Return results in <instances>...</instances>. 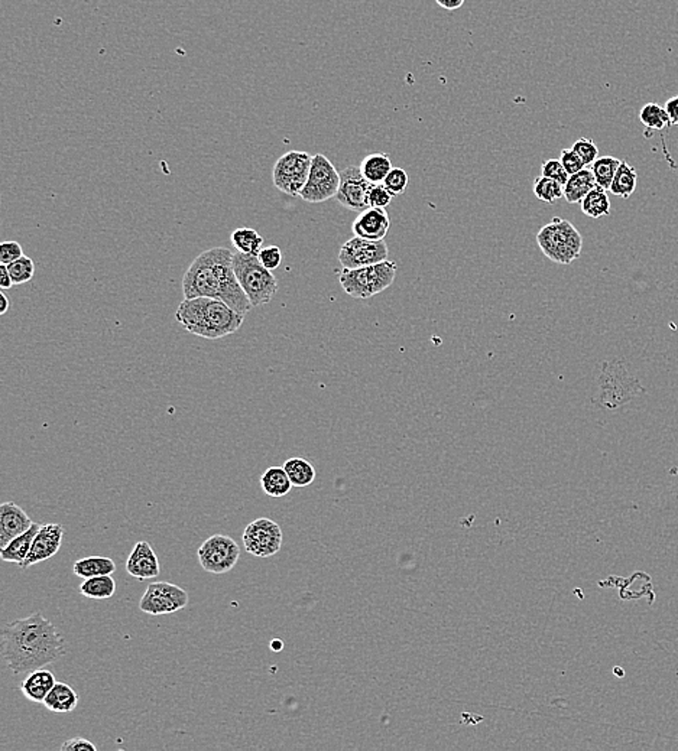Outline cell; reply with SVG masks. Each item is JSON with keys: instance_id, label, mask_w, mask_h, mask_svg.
I'll return each mask as SVG.
<instances>
[{"instance_id": "cell-1", "label": "cell", "mask_w": 678, "mask_h": 751, "mask_svg": "<svg viewBox=\"0 0 678 751\" xmlns=\"http://www.w3.org/2000/svg\"><path fill=\"white\" fill-rule=\"evenodd\" d=\"M66 654V639L41 613L8 623L2 629V656L15 675L45 668Z\"/></svg>"}, {"instance_id": "cell-2", "label": "cell", "mask_w": 678, "mask_h": 751, "mask_svg": "<svg viewBox=\"0 0 678 751\" xmlns=\"http://www.w3.org/2000/svg\"><path fill=\"white\" fill-rule=\"evenodd\" d=\"M183 294L184 299H220L244 315L252 308L233 269V252L226 247H213L192 260L183 278Z\"/></svg>"}, {"instance_id": "cell-3", "label": "cell", "mask_w": 678, "mask_h": 751, "mask_svg": "<svg viewBox=\"0 0 678 751\" xmlns=\"http://www.w3.org/2000/svg\"><path fill=\"white\" fill-rule=\"evenodd\" d=\"M178 324L192 336L219 340L235 334L245 321L244 314H239L214 298H191L181 302L175 313Z\"/></svg>"}, {"instance_id": "cell-4", "label": "cell", "mask_w": 678, "mask_h": 751, "mask_svg": "<svg viewBox=\"0 0 678 751\" xmlns=\"http://www.w3.org/2000/svg\"><path fill=\"white\" fill-rule=\"evenodd\" d=\"M538 246L545 258L563 267H569L581 258L583 236L569 220L554 217L537 233Z\"/></svg>"}, {"instance_id": "cell-5", "label": "cell", "mask_w": 678, "mask_h": 751, "mask_svg": "<svg viewBox=\"0 0 678 751\" xmlns=\"http://www.w3.org/2000/svg\"><path fill=\"white\" fill-rule=\"evenodd\" d=\"M233 269L252 306H267L272 301L278 290V282L272 275V270L263 267L258 255L235 252Z\"/></svg>"}, {"instance_id": "cell-6", "label": "cell", "mask_w": 678, "mask_h": 751, "mask_svg": "<svg viewBox=\"0 0 678 751\" xmlns=\"http://www.w3.org/2000/svg\"><path fill=\"white\" fill-rule=\"evenodd\" d=\"M396 270L398 267L393 260H384L359 269L343 267L339 274V282L349 297L365 301L388 290L395 281Z\"/></svg>"}, {"instance_id": "cell-7", "label": "cell", "mask_w": 678, "mask_h": 751, "mask_svg": "<svg viewBox=\"0 0 678 751\" xmlns=\"http://www.w3.org/2000/svg\"><path fill=\"white\" fill-rule=\"evenodd\" d=\"M313 157L302 151H291L279 158L272 171L275 188L290 197H300L310 174Z\"/></svg>"}, {"instance_id": "cell-8", "label": "cell", "mask_w": 678, "mask_h": 751, "mask_svg": "<svg viewBox=\"0 0 678 751\" xmlns=\"http://www.w3.org/2000/svg\"><path fill=\"white\" fill-rule=\"evenodd\" d=\"M339 187H340V173L336 169L333 162L322 153L314 155L308 180L300 194L301 200L311 204L324 203V201L336 198Z\"/></svg>"}, {"instance_id": "cell-9", "label": "cell", "mask_w": 678, "mask_h": 751, "mask_svg": "<svg viewBox=\"0 0 678 751\" xmlns=\"http://www.w3.org/2000/svg\"><path fill=\"white\" fill-rule=\"evenodd\" d=\"M201 568L210 574H226L236 567L240 558L239 545L226 535H213L204 540L197 551Z\"/></svg>"}, {"instance_id": "cell-10", "label": "cell", "mask_w": 678, "mask_h": 751, "mask_svg": "<svg viewBox=\"0 0 678 751\" xmlns=\"http://www.w3.org/2000/svg\"><path fill=\"white\" fill-rule=\"evenodd\" d=\"M242 540L247 554L258 558H269L281 551L283 530L271 519L261 517L247 524Z\"/></svg>"}, {"instance_id": "cell-11", "label": "cell", "mask_w": 678, "mask_h": 751, "mask_svg": "<svg viewBox=\"0 0 678 751\" xmlns=\"http://www.w3.org/2000/svg\"><path fill=\"white\" fill-rule=\"evenodd\" d=\"M189 606L187 591L174 584L158 581L146 588L145 594L139 601V608L146 615H171Z\"/></svg>"}, {"instance_id": "cell-12", "label": "cell", "mask_w": 678, "mask_h": 751, "mask_svg": "<svg viewBox=\"0 0 678 751\" xmlns=\"http://www.w3.org/2000/svg\"><path fill=\"white\" fill-rule=\"evenodd\" d=\"M389 249L385 240L352 237L341 246L339 262L345 269H359L388 260Z\"/></svg>"}, {"instance_id": "cell-13", "label": "cell", "mask_w": 678, "mask_h": 751, "mask_svg": "<svg viewBox=\"0 0 678 751\" xmlns=\"http://www.w3.org/2000/svg\"><path fill=\"white\" fill-rule=\"evenodd\" d=\"M372 184L361 173L359 166H347L340 171V187L336 200L350 212L362 213L368 210L369 191Z\"/></svg>"}, {"instance_id": "cell-14", "label": "cell", "mask_w": 678, "mask_h": 751, "mask_svg": "<svg viewBox=\"0 0 678 751\" xmlns=\"http://www.w3.org/2000/svg\"><path fill=\"white\" fill-rule=\"evenodd\" d=\"M64 533H66V529H64L63 524L48 523L41 526L40 530L36 533L35 539L32 542L31 552H29L22 568L27 569L32 565L52 558L63 545Z\"/></svg>"}, {"instance_id": "cell-15", "label": "cell", "mask_w": 678, "mask_h": 751, "mask_svg": "<svg viewBox=\"0 0 678 751\" xmlns=\"http://www.w3.org/2000/svg\"><path fill=\"white\" fill-rule=\"evenodd\" d=\"M126 571L139 581L157 578L160 576L161 565L151 544L141 540L135 545L134 551L130 552L129 558L126 561Z\"/></svg>"}, {"instance_id": "cell-16", "label": "cell", "mask_w": 678, "mask_h": 751, "mask_svg": "<svg viewBox=\"0 0 678 751\" xmlns=\"http://www.w3.org/2000/svg\"><path fill=\"white\" fill-rule=\"evenodd\" d=\"M391 228V220L385 208L369 207L359 213L353 221L352 230L355 236L368 240H385Z\"/></svg>"}, {"instance_id": "cell-17", "label": "cell", "mask_w": 678, "mask_h": 751, "mask_svg": "<svg viewBox=\"0 0 678 751\" xmlns=\"http://www.w3.org/2000/svg\"><path fill=\"white\" fill-rule=\"evenodd\" d=\"M32 524L31 517L13 501H6L0 506V549L27 532Z\"/></svg>"}, {"instance_id": "cell-18", "label": "cell", "mask_w": 678, "mask_h": 751, "mask_svg": "<svg viewBox=\"0 0 678 751\" xmlns=\"http://www.w3.org/2000/svg\"><path fill=\"white\" fill-rule=\"evenodd\" d=\"M57 684L54 675L50 670H34L27 675V679L20 684V691L24 693V697L36 704H43V700L47 698L48 693L54 688Z\"/></svg>"}, {"instance_id": "cell-19", "label": "cell", "mask_w": 678, "mask_h": 751, "mask_svg": "<svg viewBox=\"0 0 678 751\" xmlns=\"http://www.w3.org/2000/svg\"><path fill=\"white\" fill-rule=\"evenodd\" d=\"M40 528L41 524H32L27 532L11 540L4 548L0 549V558H2V561H4V562L18 563L22 568L27 555H29V552H31L32 542L35 539L36 533H38Z\"/></svg>"}, {"instance_id": "cell-20", "label": "cell", "mask_w": 678, "mask_h": 751, "mask_svg": "<svg viewBox=\"0 0 678 751\" xmlns=\"http://www.w3.org/2000/svg\"><path fill=\"white\" fill-rule=\"evenodd\" d=\"M45 708L57 714H67L74 711L79 705V695L70 685L66 682H57L54 688L50 691L47 698L43 700Z\"/></svg>"}, {"instance_id": "cell-21", "label": "cell", "mask_w": 678, "mask_h": 751, "mask_svg": "<svg viewBox=\"0 0 678 751\" xmlns=\"http://www.w3.org/2000/svg\"><path fill=\"white\" fill-rule=\"evenodd\" d=\"M596 187V180L592 169L583 168L579 173L573 174L565 185V200L569 204H581L584 197Z\"/></svg>"}, {"instance_id": "cell-22", "label": "cell", "mask_w": 678, "mask_h": 751, "mask_svg": "<svg viewBox=\"0 0 678 751\" xmlns=\"http://www.w3.org/2000/svg\"><path fill=\"white\" fill-rule=\"evenodd\" d=\"M114 571H116V563L107 556H87L73 565V572L82 579L112 576Z\"/></svg>"}, {"instance_id": "cell-23", "label": "cell", "mask_w": 678, "mask_h": 751, "mask_svg": "<svg viewBox=\"0 0 678 751\" xmlns=\"http://www.w3.org/2000/svg\"><path fill=\"white\" fill-rule=\"evenodd\" d=\"M359 168L370 184H384L385 178L393 171V162L386 153H370L363 158Z\"/></svg>"}, {"instance_id": "cell-24", "label": "cell", "mask_w": 678, "mask_h": 751, "mask_svg": "<svg viewBox=\"0 0 678 751\" xmlns=\"http://www.w3.org/2000/svg\"><path fill=\"white\" fill-rule=\"evenodd\" d=\"M261 487L268 497L278 499L290 493L294 485L291 483L284 467H271L261 476Z\"/></svg>"}, {"instance_id": "cell-25", "label": "cell", "mask_w": 678, "mask_h": 751, "mask_svg": "<svg viewBox=\"0 0 678 751\" xmlns=\"http://www.w3.org/2000/svg\"><path fill=\"white\" fill-rule=\"evenodd\" d=\"M638 174L636 169L627 161L620 162V168L616 171L615 178L612 181L609 191L615 197L627 200L635 192Z\"/></svg>"}, {"instance_id": "cell-26", "label": "cell", "mask_w": 678, "mask_h": 751, "mask_svg": "<svg viewBox=\"0 0 678 751\" xmlns=\"http://www.w3.org/2000/svg\"><path fill=\"white\" fill-rule=\"evenodd\" d=\"M581 204V212L590 219H602V217L611 214V200H609L608 190H604L599 185L593 188L592 191L584 197Z\"/></svg>"}, {"instance_id": "cell-27", "label": "cell", "mask_w": 678, "mask_h": 751, "mask_svg": "<svg viewBox=\"0 0 678 751\" xmlns=\"http://www.w3.org/2000/svg\"><path fill=\"white\" fill-rule=\"evenodd\" d=\"M80 594L91 600H109L116 592L113 577L102 576L87 578L80 584Z\"/></svg>"}, {"instance_id": "cell-28", "label": "cell", "mask_w": 678, "mask_h": 751, "mask_svg": "<svg viewBox=\"0 0 678 751\" xmlns=\"http://www.w3.org/2000/svg\"><path fill=\"white\" fill-rule=\"evenodd\" d=\"M288 477L294 487H307L316 480V469L313 464L304 458H290L284 462Z\"/></svg>"}, {"instance_id": "cell-29", "label": "cell", "mask_w": 678, "mask_h": 751, "mask_svg": "<svg viewBox=\"0 0 678 751\" xmlns=\"http://www.w3.org/2000/svg\"><path fill=\"white\" fill-rule=\"evenodd\" d=\"M230 240L238 252H242L246 255H259V252L262 251V236L259 235L258 231L253 230V228H236L231 233Z\"/></svg>"}, {"instance_id": "cell-30", "label": "cell", "mask_w": 678, "mask_h": 751, "mask_svg": "<svg viewBox=\"0 0 678 751\" xmlns=\"http://www.w3.org/2000/svg\"><path fill=\"white\" fill-rule=\"evenodd\" d=\"M620 162L622 161L613 157L597 158L596 161L590 165V169H592L595 180H596V185L609 191L612 181L615 178L616 171L620 168Z\"/></svg>"}, {"instance_id": "cell-31", "label": "cell", "mask_w": 678, "mask_h": 751, "mask_svg": "<svg viewBox=\"0 0 678 751\" xmlns=\"http://www.w3.org/2000/svg\"><path fill=\"white\" fill-rule=\"evenodd\" d=\"M534 196L542 203L554 204L556 201L565 198V185L558 184L557 181L549 180L547 176H540L534 181Z\"/></svg>"}, {"instance_id": "cell-32", "label": "cell", "mask_w": 678, "mask_h": 751, "mask_svg": "<svg viewBox=\"0 0 678 751\" xmlns=\"http://www.w3.org/2000/svg\"><path fill=\"white\" fill-rule=\"evenodd\" d=\"M639 120L648 130H663L671 126L666 109L657 103H647L639 112Z\"/></svg>"}, {"instance_id": "cell-33", "label": "cell", "mask_w": 678, "mask_h": 751, "mask_svg": "<svg viewBox=\"0 0 678 751\" xmlns=\"http://www.w3.org/2000/svg\"><path fill=\"white\" fill-rule=\"evenodd\" d=\"M8 270L9 274H11V278H12L13 285H22V283H27V282L34 278V275H35V263H34L31 258L22 256V258L18 259L15 262L9 263Z\"/></svg>"}, {"instance_id": "cell-34", "label": "cell", "mask_w": 678, "mask_h": 751, "mask_svg": "<svg viewBox=\"0 0 678 751\" xmlns=\"http://www.w3.org/2000/svg\"><path fill=\"white\" fill-rule=\"evenodd\" d=\"M384 184L394 197L402 196L409 184V175L405 169L393 168V171L385 178Z\"/></svg>"}, {"instance_id": "cell-35", "label": "cell", "mask_w": 678, "mask_h": 751, "mask_svg": "<svg viewBox=\"0 0 678 751\" xmlns=\"http://www.w3.org/2000/svg\"><path fill=\"white\" fill-rule=\"evenodd\" d=\"M572 148L581 158V161L584 162L586 166L592 165L599 158V148H597L596 143L592 139H588V137L577 139Z\"/></svg>"}, {"instance_id": "cell-36", "label": "cell", "mask_w": 678, "mask_h": 751, "mask_svg": "<svg viewBox=\"0 0 678 751\" xmlns=\"http://www.w3.org/2000/svg\"><path fill=\"white\" fill-rule=\"evenodd\" d=\"M542 175L547 176L549 180L557 181L561 185H565L570 176L560 159H547V161L542 162Z\"/></svg>"}, {"instance_id": "cell-37", "label": "cell", "mask_w": 678, "mask_h": 751, "mask_svg": "<svg viewBox=\"0 0 678 751\" xmlns=\"http://www.w3.org/2000/svg\"><path fill=\"white\" fill-rule=\"evenodd\" d=\"M394 196L385 184H372L369 191V205L375 208H386L393 203Z\"/></svg>"}, {"instance_id": "cell-38", "label": "cell", "mask_w": 678, "mask_h": 751, "mask_svg": "<svg viewBox=\"0 0 678 751\" xmlns=\"http://www.w3.org/2000/svg\"><path fill=\"white\" fill-rule=\"evenodd\" d=\"M258 258L267 269L275 270L278 269L283 263V252L278 246L262 247V251L259 252Z\"/></svg>"}, {"instance_id": "cell-39", "label": "cell", "mask_w": 678, "mask_h": 751, "mask_svg": "<svg viewBox=\"0 0 678 751\" xmlns=\"http://www.w3.org/2000/svg\"><path fill=\"white\" fill-rule=\"evenodd\" d=\"M560 161L569 175H573V174L579 173L581 169L586 168V165L581 161V158L573 151V148L563 149L561 151Z\"/></svg>"}, {"instance_id": "cell-40", "label": "cell", "mask_w": 678, "mask_h": 751, "mask_svg": "<svg viewBox=\"0 0 678 751\" xmlns=\"http://www.w3.org/2000/svg\"><path fill=\"white\" fill-rule=\"evenodd\" d=\"M24 256V251L18 242H4L0 244V263L9 265Z\"/></svg>"}, {"instance_id": "cell-41", "label": "cell", "mask_w": 678, "mask_h": 751, "mask_svg": "<svg viewBox=\"0 0 678 751\" xmlns=\"http://www.w3.org/2000/svg\"><path fill=\"white\" fill-rule=\"evenodd\" d=\"M61 750L63 751H96L97 747H96L95 744L91 743L90 739H82V737H74V739H70L66 741V743L61 746Z\"/></svg>"}, {"instance_id": "cell-42", "label": "cell", "mask_w": 678, "mask_h": 751, "mask_svg": "<svg viewBox=\"0 0 678 751\" xmlns=\"http://www.w3.org/2000/svg\"><path fill=\"white\" fill-rule=\"evenodd\" d=\"M664 109H666V114L670 118V125L678 126V94L674 97L666 100Z\"/></svg>"}, {"instance_id": "cell-43", "label": "cell", "mask_w": 678, "mask_h": 751, "mask_svg": "<svg viewBox=\"0 0 678 751\" xmlns=\"http://www.w3.org/2000/svg\"><path fill=\"white\" fill-rule=\"evenodd\" d=\"M12 285L13 282L11 274H9L8 265L0 263V288L9 290V288H12Z\"/></svg>"}, {"instance_id": "cell-44", "label": "cell", "mask_w": 678, "mask_h": 751, "mask_svg": "<svg viewBox=\"0 0 678 751\" xmlns=\"http://www.w3.org/2000/svg\"><path fill=\"white\" fill-rule=\"evenodd\" d=\"M440 8H443L448 12H455L457 9L462 8L464 4V0H435Z\"/></svg>"}, {"instance_id": "cell-45", "label": "cell", "mask_w": 678, "mask_h": 751, "mask_svg": "<svg viewBox=\"0 0 678 751\" xmlns=\"http://www.w3.org/2000/svg\"><path fill=\"white\" fill-rule=\"evenodd\" d=\"M9 308H11L9 298L4 295V292H0V314L4 315V314L8 313Z\"/></svg>"}, {"instance_id": "cell-46", "label": "cell", "mask_w": 678, "mask_h": 751, "mask_svg": "<svg viewBox=\"0 0 678 751\" xmlns=\"http://www.w3.org/2000/svg\"><path fill=\"white\" fill-rule=\"evenodd\" d=\"M283 647L284 643L281 642V640H277V639H275V640H272L271 649L274 650V652H281V650H283Z\"/></svg>"}]
</instances>
